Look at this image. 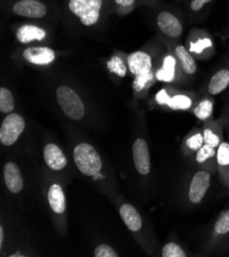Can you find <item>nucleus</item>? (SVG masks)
<instances>
[{"instance_id": "23", "label": "nucleus", "mask_w": 229, "mask_h": 257, "mask_svg": "<svg viewBox=\"0 0 229 257\" xmlns=\"http://www.w3.org/2000/svg\"><path fill=\"white\" fill-rule=\"evenodd\" d=\"M203 141L205 144H208L214 148H218L222 143L221 135V122L210 121L203 128Z\"/></svg>"}, {"instance_id": "17", "label": "nucleus", "mask_w": 229, "mask_h": 257, "mask_svg": "<svg viewBox=\"0 0 229 257\" xmlns=\"http://www.w3.org/2000/svg\"><path fill=\"white\" fill-rule=\"evenodd\" d=\"M217 166L223 184L229 188V143L222 142L217 148Z\"/></svg>"}, {"instance_id": "26", "label": "nucleus", "mask_w": 229, "mask_h": 257, "mask_svg": "<svg viewBox=\"0 0 229 257\" xmlns=\"http://www.w3.org/2000/svg\"><path fill=\"white\" fill-rule=\"evenodd\" d=\"M156 73L155 71H150L147 73L139 74L135 76L133 88L136 92L144 91L145 89H148L156 81Z\"/></svg>"}, {"instance_id": "10", "label": "nucleus", "mask_w": 229, "mask_h": 257, "mask_svg": "<svg viewBox=\"0 0 229 257\" xmlns=\"http://www.w3.org/2000/svg\"><path fill=\"white\" fill-rule=\"evenodd\" d=\"M23 59L36 66H46L56 59L54 49L46 46H31L23 51Z\"/></svg>"}, {"instance_id": "25", "label": "nucleus", "mask_w": 229, "mask_h": 257, "mask_svg": "<svg viewBox=\"0 0 229 257\" xmlns=\"http://www.w3.org/2000/svg\"><path fill=\"white\" fill-rule=\"evenodd\" d=\"M229 236V209L223 210L216 219L213 227L214 239H225Z\"/></svg>"}, {"instance_id": "35", "label": "nucleus", "mask_w": 229, "mask_h": 257, "mask_svg": "<svg viewBox=\"0 0 229 257\" xmlns=\"http://www.w3.org/2000/svg\"><path fill=\"white\" fill-rule=\"evenodd\" d=\"M3 243H4V228L3 226H0V248L3 247Z\"/></svg>"}, {"instance_id": "28", "label": "nucleus", "mask_w": 229, "mask_h": 257, "mask_svg": "<svg viewBox=\"0 0 229 257\" xmlns=\"http://www.w3.org/2000/svg\"><path fill=\"white\" fill-rule=\"evenodd\" d=\"M15 108V98L12 91L6 87L0 88V112L11 113Z\"/></svg>"}, {"instance_id": "6", "label": "nucleus", "mask_w": 229, "mask_h": 257, "mask_svg": "<svg viewBox=\"0 0 229 257\" xmlns=\"http://www.w3.org/2000/svg\"><path fill=\"white\" fill-rule=\"evenodd\" d=\"M157 26L160 32L171 40H177L183 34L181 20L170 11H161L157 16Z\"/></svg>"}, {"instance_id": "24", "label": "nucleus", "mask_w": 229, "mask_h": 257, "mask_svg": "<svg viewBox=\"0 0 229 257\" xmlns=\"http://www.w3.org/2000/svg\"><path fill=\"white\" fill-rule=\"evenodd\" d=\"M192 112L194 116L206 122L211 119L214 112V99L212 97H203L193 107Z\"/></svg>"}, {"instance_id": "7", "label": "nucleus", "mask_w": 229, "mask_h": 257, "mask_svg": "<svg viewBox=\"0 0 229 257\" xmlns=\"http://www.w3.org/2000/svg\"><path fill=\"white\" fill-rule=\"evenodd\" d=\"M155 73L157 80L165 83H175L184 75L173 51L163 58L161 67Z\"/></svg>"}, {"instance_id": "11", "label": "nucleus", "mask_w": 229, "mask_h": 257, "mask_svg": "<svg viewBox=\"0 0 229 257\" xmlns=\"http://www.w3.org/2000/svg\"><path fill=\"white\" fill-rule=\"evenodd\" d=\"M133 157L138 172L142 175L148 174L150 172L151 163L149 149L146 141L142 139H138L137 141H135L133 146Z\"/></svg>"}, {"instance_id": "32", "label": "nucleus", "mask_w": 229, "mask_h": 257, "mask_svg": "<svg viewBox=\"0 0 229 257\" xmlns=\"http://www.w3.org/2000/svg\"><path fill=\"white\" fill-rule=\"evenodd\" d=\"M214 0H190L188 9L189 12L193 15H197L205 11V9L211 5Z\"/></svg>"}, {"instance_id": "9", "label": "nucleus", "mask_w": 229, "mask_h": 257, "mask_svg": "<svg viewBox=\"0 0 229 257\" xmlns=\"http://www.w3.org/2000/svg\"><path fill=\"white\" fill-rule=\"evenodd\" d=\"M12 12L18 17L36 20L44 18L48 8L41 0H17L12 7Z\"/></svg>"}, {"instance_id": "1", "label": "nucleus", "mask_w": 229, "mask_h": 257, "mask_svg": "<svg viewBox=\"0 0 229 257\" xmlns=\"http://www.w3.org/2000/svg\"><path fill=\"white\" fill-rule=\"evenodd\" d=\"M67 11L86 27L97 25L108 10V0H66Z\"/></svg>"}, {"instance_id": "31", "label": "nucleus", "mask_w": 229, "mask_h": 257, "mask_svg": "<svg viewBox=\"0 0 229 257\" xmlns=\"http://www.w3.org/2000/svg\"><path fill=\"white\" fill-rule=\"evenodd\" d=\"M162 256L163 257H186L187 253L179 244L170 242L163 247Z\"/></svg>"}, {"instance_id": "14", "label": "nucleus", "mask_w": 229, "mask_h": 257, "mask_svg": "<svg viewBox=\"0 0 229 257\" xmlns=\"http://www.w3.org/2000/svg\"><path fill=\"white\" fill-rule=\"evenodd\" d=\"M46 165L53 170H62L67 165V159L62 150L55 144H47L43 150Z\"/></svg>"}, {"instance_id": "33", "label": "nucleus", "mask_w": 229, "mask_h": 257, "mask_svg": "<svg viewBox=\"0 0 229 257\" xmlns=\"http://www.w3.org/2000/svg\"><path fill=\"white\" fill-rule=\"evenodd\" d=\"M94 254L96 257H117L118 256L112 247L105 244L98 246L95 249Z\"/></svg>"}, {"instance_id": "2", "label": "nucleus", "mask_w": 229, "mask_h": 257, "mask_svg": "<svg viewBox=\"0 0 229 257\" xmlns=\"http://www.w3.org/2000/svg\"><path fill=\"white\" fill-rule=\"evenodd\" d=\"M73 159L79 170L87 176H94L102 169V160L98 152L87 143H82L75 147Z\"/></svg>"}, {"instance_id": "12", "label": "nucleus", "mask_w": 229, "mask_h": 257, "mask_svg": "<svg viewBox=\"0 0 229 257\" xmlns=\"http://www.w3.org/2000/svg\"><path fill=\"white\" fill-rule=\"evenodd\" d=\"M128 68L135 76L154 71V59L146 51H135L128 57Z\"/></svg>"}, {"instance_id": "16", "label": "nucleus", "mask_w": 229, "mask_h": 257, "mask_svg": "<svg viewBox=\"0 0 229 257\" xmlns=\"http://www.w3.org/2000/svg\"><path fill=\"white\" fill-rule=\"evenodd\" d=\"M4 176H5V182H6L7 188L13 194H18L23 190L24 183H23L22 174L19 167L15 163L9 162L5 165Z\"/></svg>"}, {"instance_id": "13", "label": "nucleus", "mask_w": 229, "mask_h": 257, "mask_svg": "<svg viewBox=\"0 0 229 257\" xmlns=\"http://www.w3.org/2000/svg\"><path fill=\"white\" fill-rule=\"evenodd\" d=\"M172 51L176 56L183 74L186 76H193L197 71V66L194 57L190 54L187 47L182 44H176Z\"/></svg>"}, {"instance_id": "22", "label": "nucleus", "mask_w": 229, "mask_h": 257, "mask_svg": "<svg viewBox=\"0 0 229 257\" xmlns=\"http://www.w3.org/2000/svg\"><path fill=\"white\" fill-rule=\"evenodd\" d=\"M47 199H48L50 208H52V210L55 213L62 214L65 212V210H66L65 196H64L62 188L59 185L55 184L49 188L48 194H47Z\"/></svg>"}, {"instance_id": "19", "label": "nucleus", "mask_w": 229, "mask_h": 257, "mask_svg": "<svg viewBox=\"0 0 229 257\" xmlns=\"http://www.w3.org/2000/svg\"><path fill=\"white\" fill-rule=\"evenodd\" d=\"M119 214L126 226L133 232H138L142 228V218L136 208L131 204H123L119 209Z\"/></svg>"}, {"instance_id": "18", "label": "nucleus", "mask_w": 229, "mask_h": 257, "mask_svg": "<svg viewBox=\"0 0 229 257\" xmlns=\"http://www.w3.org/2000/svg\"><path fill=\"white\" fill-rule=\"evenodd\" d=\"M229 86V68L218 70L208 83V93L210 95H217L224 91Z\"/></svg>"}, {"instance_id": "8", "label": "nucleus", "mask_w": 229, "mask_h": 257, "mask_svg": "<svg viewBox=\"0 0 229 257\" xmlns=\"http://www.w3.org/2000/svg\"><path fill=\"white\" fill-rule=\"evenodd\" d=\"M211 186V174L208 170H199L192 176L189 189L188 200L191 204H199L206 197Z\"/></svg>"}, {"instance_id": "30", "label": "nucleus", "mask_w": 229, "mask_h": 257, "mask_svg": "<svg viewBox=\"0 0 229 257\" xmlns=\"http://www.w3.org/2000/svg\"><path fill=\"white\" fill-rule=\"evenodd\" d=\"M107 68L112 74H115L118 77H124L126 75V71H128V66L124 64L123 60L118 56H113L107 62Z\"/></svg>"}, {"instance_id": "3", "label": "nucleus", "mask_w": 229, "mask_h": 257, "mask_svg": "<svg viewBox=\"0 0 229 257\" xmlns=\"http://www.w3.org/2000/svg\"><path fill=\"white\" fill-rule=\"evenodd\" d=\"M56 98L62 112L68 118L75 121L84 118L86 112L85 105L80 95L72 88L66 85L59 86L56 91Z\"/></svg>"}, {"instance_id": "20", "label": "nucleus", "mask_w": 229, "mask_h": 257, "mask_svg": "<svg viewBox=\"0 0 229 257\" xmlns=\"http://www.w3.org/2000/svg\"><path fill=\"white\" fill-rule=\"evenodd\" d=\"M195 161L197 164L206 167L207 169L214 170L216 166L215 163L217 164V149L205 144L196 152Z\"/></svg>"}, {"instance_id": "15", "label": "nucleus", "mask_w": 229, "mask_h": 257, "mask_svg": "<svg viewBox=\"0 0 229 257\" xmlns=\"http://www.w3.org/2000/svg\"><path fill=\"white\" fill-rule=\"evenodd\" d=\"M16 37L22 44H28L33 41H42L46 37V32L39 26L26 24L18 28Z\"/></svg>"}, {"instance_id": "5", "label": "nucleus", "mask_w": 229, "mask_h": 257, "mask_svg": "<svg viewBox=\"0 0 229 257\" xmlns=\"http://www.w3.org/2000/svg\"><path fill=\"white\" fill-rule=\"evenodd\" d=\"M25 130V120L18 113L9 114L0 128V142L4 146L14 145Z\"/></svg>"}, {"instance_id": "4", "label": "nucleus", "mask_w": 229, "mask_h": 257, "mask_svg": "<svg viewBox=\"0 0 229 257\" xmlns=\"http://www.w3.org/2000/svg\"><path fill=\"white\" fill-rule=\"evenodd\" d=\"M187 49L194 59L203 60L214 53V41L206 31L192 29L187 39Z\"/></svg>"}, {"instance_id": "34", "label": "nucleus", "mask_w": 229, "mask_h": 257, "mask_svg": "<svg viewBox=\"0 0 229 257\" xmlns=\"http://www.w3.org/2000/svg\"><path fill=\"white\" fill-rule=\"evenodd\" d=\"M172 89H167V88H163L161 89L157 95H156V101L157 104L160 105V106H167L168 101L171 97V94H172Z\"/></svg>"}, {"instance_id": "29", "label": "nucleus", "mask_w": 229, "mask_h": 257, "mask_svg": "<svg viewBox=\"0 0 229 257\" xmlns=\"http://www.w3.org/2000/svg\"><path fill=\"white\" fill-rule=\"evenodd\" d=\"M203 145H205L203 134L200 133H194L190 135L184 142V147L187 153H196Z\"/></svg>"}, {"instance_id": "27", "label": "nucleus", "mask_w": 229, "mask_h": 257, "mask_svg": "<svg viewBox=\"0 0 229 257\" xmlns=\"http://www.w3.org/2000/svg\"><path fill=\"white\" fill-rule=\"evenodd\" d=\"M143 0H112L113 9L119 16L132 13Z\"/></svg>"}, {"instance_id": "21", "label": "nucleus", "mask_w": 229, "mask_h": 257, "mask_svg": "<svg viewBox=\"0 0 229 257\" xmlns=\"http://www.w3.org/2000/svg\"><path fill=\"white\" fill-rule=\"evenodd\" d=\"M193 105L194 99L190 94L185 92L172 91L171 97L166 107L174 111H188L193 109Z\"/></svg>"}]
</instances>
